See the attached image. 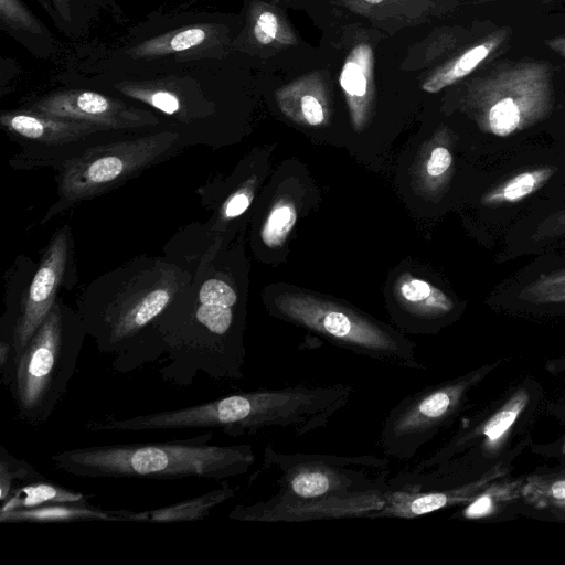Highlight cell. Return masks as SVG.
I'll return each instance as SVG.
<instances>
[{
	"mask_svg": "<svg viewBox=\"0 0 565 565\" xmlns=\"http://www.w3.org/2000/svg\"><path fill=\"white\" fill-rule=\"evenodd\" d=\"M239 295L222 250L192 275L154 323L146 362L163 355L161 379L190 387L199 375L217 383L244 381Z\"/></svg>",
	"mask_w": 565,
	"mask_h": 565,
	"instance_id": "6da1fadb",
	"label": "cell"
},
{
	"mask_svg": "<svg viewBox=\"0 0 565 565\" xmlns=\"http://www.w3.org/2000/svg\"><path fill=\"white\" fill-rule=\"evenodd\" d=\"M192 275L162 256H138L96 277L76 310L99 352L120 372L146 362L157 319Z\"/></svg>",
	"mask_w": 565,
	"mask_h": 565,
	"instance_id": "7a4b0ae2",
	"label": "cell"
},
{
	"mask_svg": "<svg viewBox=\"0 0 565 565\" xmlns=\"http://www.w3.org/2000/svg\"><path fill=\"white\" fill-rule=\"evenodd\" d=\"M214 433L147 444H117L67 449L51 457L56 469L95 479H209L243 476L255 463L252 445H209Z\"/></svg>",
	"mask_w": 565,
	"mask_h": 565,
	"instance_id": "3957f363",
	"label": "cell"
},
{
	"mask_svg": "<svg viewBox=\"0 0 565 565\" xmlns=\"http://www.w3.org/2000/svg\"><path fill=\"white\" fill-rule=\"evenodd\" d=\"M77 310L60 297L17 356L9 391L15 416L42 426L62 401L87 337Z\"/></svg>",
	"mask_w": 565,
	"mask_h": 565,
	"instance_id": "277c9868",
	"label": "cell"
},
{
	"mask_svg": "<svg viewBox=\"0 0 565 565\" xmlns=\"http://www.w3.org/2000/svg\"><path fill=\"white\" fill-rule=\"evenodd\" d=\"M188 147L179 132L156 129L126 134L88 148L54 170L57 196L41 224L84 201L118 189Z\"/></svg>",
	"mask_w": 565,
	"mask_h": 565,
	"instance_id": "5b68a950",
	"label": "cell"
},
{
	"mask_svg": "<svg viewBox=\"0 0 565 565\" xmlns=\"http://www.w3.org/2000/svg\"><path fill=\"white\" fill-rule=\"evenodd\" d=\"M273 306L277 315L332 343L382 363L422 372L413 342L382 323L342 305L301 294H281Z\"/></svg>",
	"mask_w": 565,
	"mask_h": 565,
	"instance_id": "8992f818",
	"label": "cell"
},
{
	"mask_svg": "<svg viewBox=\"0 0 565 565\" xmlns=\"http://www.w3.org/2000/svg\"><path fill=\"white\" fill-rule=\"evenodd\" d=\"M387 458L374 455L282 454L267 444L263 467L279 473V492L299 498L343 497L388 489Z\"/></svg>",
	"mask_w": 565,
	"mask_h": 565,
	"instance_id": "52a82bcc",
	"label": "cell"
},
{
	"mask_svg": "<svg viewBox=\"0 0 565 565\" xmlns=\"http://www.w3.org/2000/svg\"><path fill=\"white\" fill-rule=\"evenodd\" d=\"M487 371L475 370L404 396L382 423L379 441L383 452L402 461L413 459L460 414L469 391Z\"/></svg>",
	"mask_w": 565,
	"mask_h": 565,
	"instance_id": "ba28073f",
	"label": "cell"
},
{
	"mask_svg": "<svg viewBox=\"0 0 565 565\" xmlns=\"http://www.w3.org/2000/svg\"><path fill=\"white\" fill-rule=\"evenodd\" d=\"M0 125L9 139L20 147L9 160V166L14 170H55L97 143L126 134H135L53 118L25 108L3 111L0 115Z\"/></svg>",
	"mask_w": 565,
	"mask_h": 565,
	"instance_id": "9c48e42d",
	"label": "cell"
},
{
	"mask_svg": "<svg viewBox=\"0 0 565 565\" xmlns=\"http://www.w3.org/2000/svg\"><path fill=\"white\" fill-rule=\"evenodd\" d=\"M78 281L72 227H58L43 248L36 269L22 294L19 306L7 322H0V338L13 344L15 359L61 297Z\"/></svg>",
	"mask_w": 565,
	"mask_h": 565,
	"instance_id": "30bf717a",
	"label": "cell"
},
{
	"mask_svg": "<svg viewBox=\"0 0 565 565\" xmlns=\"http://www.w3.org/2000/svg\"><path fill=\"white\" fill-rule=\"evenodd\" d=\"M532 70L501 75L475 89L470 105L484 132L507 137L543 119L551 109L547 82Z\"/></svg>",
	"mask_w": 565,
	"mask_h": 565,
	"instance_id": "8fae6325",
	"label": "cell"
},
{
	"mask_svg": "<svg viewBox=\"0 0 565 565\" xmlns=\"http://www.w3.org/2000/svg\"><path fill=\"white\" fill-rule=\"evenodd\" d=\"M25 109L60 119L92 124L122 132L167 129L153 111L92 90H58L30 103Z\"/></svg>",
	"mask_w": 565,
	"mask_h": 565,
	"instance_id": "7c38bea8",
	"label": "cell"
},
{
	"mask_svg": "<svg viewBox=\"0 0 565 565\" xmlns=\"http://www.w3.org/2000/svg\"><path fill=\"white\" fill-rule=\"evenodd\" d=\"M386 490L326 498H299L278 491L267 500L235 505L228 518L236 521L253 522L371 519L373 513L383 508Z\"/></svg>",
	"mask_w": 565,
	"mask_h": 565,
	"instance_id": "4fadbf2b",
	"label": "cell"
},
{
	"mask_svg": "<svg viewBox=\"0 0 565 565\" xmlns=\"http://www.w3.org/2000/svg\"><path fill=\"white\" fill-rule=\"evenodd\" d=\"M339 82L351 119L356 128H361L366 122L374 96V53L367 43H360L350 51Z\"/></svg>",
	"mask_w": 565,
	"mask_h": 565,
	"instance_id": "5bb4252c",
	"label": "cell"
},
{
	"mask_svg": "<svg viewBox=\"0 0 565 565\" xmlns=\"http://www.w3.org/2000/svg\"><path fill=\"white\" fill-rule=\"evenodd\" d=\"M280 110L291 120L309 126L322 125L329 114L326 82L321 72H311L276 90Z\"/></svg>",
	"mask_w": 565,
	"mask_h": 565,
	"instance_id": "9a60e30c",
	"label": "cell"
},
{
	"mask_svg": "<svg viewBox=\"0 0 565 565\" xmlns=\"http://www.w3.org/2000/svg\"><path fill=\"white\" fill-rule=\"evenodd\" d=\"M397 297L405 315L418 326H433L448 317L455 309L454 301L429 282L403 275L397 282Z\"/></svg>",
	"mask_w": 565,
	"mask_h": 565,
	"instance_id": "2e32d148",
	"label": "cell"
},
{
	"mask_svg": "<svg viewBox=\"0 0 565 565\" xmlns=\"http://www.w3.org/2000/svg\"><path fill=\"white\" fill-rule=\"evenodd\" d=\"M223 244L209 232L204 222L196 221L173 234L163 247V256L194 275L222 250Z\"/></svg>",
	"mask_w": 565,
	"mask_h": 565,
	"instance_id": "e0dca14e",
	"label": "cell"
},
{
	"mask_svg": "<svg viewBox=\"0 0 565 565\" xmlns=\"http://www.w3.org/2000/svg\"><path fill=\"white\" fill-rule=\"evenodd\" d=\"M235 495V490L227 484L200 495L148 511L118 510L120 521L137 522H183L196 521L207 516L211 511Z\"/></svg>",
	"mask_w": 565,
	"mask_h": 565,
	"instance_id": "ac0fdd59",
	"label": "cell"
},
{
	"mask_svg": "<svg viewBox=\"0 0 565 565\" xmlns=\"http://www.w3.org/2000/svg\"><path fill=\"white\" fill-rule=\"evenodd\" d=\"M87 520L120 521L118 510H103L88 503H57L0 513L1 523H58Z\"/></svg>",
	"mask_w": 565,
	"mask_h": 565,
	"instance_id": "d6986e66",
	"label": "cell"
},
{
	"mask_svg": "<svg viewBox=\"0 0 565 565\" xmlns=\"http://www.w3.org/2000/svg\"><path fill=\"white\" fill-rule=\"evenodd\" d=\"M89 495L64 488L45 477L13 489L1 502L0 513L57 503H88Z\"/></svg>",
	"mask_w": 565,
	"mask_h": 565,
	"instance_id": "ffe728a7",
	"label": "cell"
},
{
	"mask_svg": "<svg viewBox=\"0 0 565 565\" xmlns=\"http://www.w3.org/2000/svg\"><path fill=\"white\" fill-rule=\"evenodd\" d=\"M551 167L536 168L521 172L482 196L486 205H501L519 202L541 189L554 174Z\"/></svg>",
	"mask_w": 565,
	"mask_h": 565,
	"instance_id": "44dd1931",
	"label": "cell"
},
{
	"mask_svg": "<svg viewBox=\"0 0 565 565\" xmlns=\"http://www.w3.org/2000/svg\"><path fill=\"white\" fill-rule=\"evenodd\" d=\"M493 42H486L465 51L461 55L435 71L422 85L427 93H437L470 74L490 54Z\"/></svg>",
	"mask_w": 565,
	"mask_h": 565,
	"instance_id": "7402d4cb",
	"label": "cell"
},
{
	"mask_svg": "<svg viewBox=\"0 0 565 565\" xmlns=\"http://www.w3.org/2000/svg\"><path fill=\"white\" fill-rule=\"evenodd\" d=\"M252 31L262 45L289 46L297 43L295 33L277 9L265 3L253 8Z\"/></svg>",
	"mask_w": 565,
	"mask_h": 565,
	"instance_id": "603a6c76",
	"label": "cell"
},
{
	"mask_svg": "<svg viewBox=\"0 0 565 565\" xmlns=\"http://www.w3.org/2000/svg\"><path fill=\"white\" fill-rule=\"evenodd\" d=\"M207 36L203 28L192 26L173 31L143 42L132 50L134 56L164 55L202 44Z\"/></svg>",
	"mask_w": 565,
	"mask_h": 565,
	"instance_id": "cb8c5ba5",
	"label": "cell"
},
{
	"mask_svg": "<svg viewBox=\"0 0 565 565\" xmlns=\"http://www.w3.org/2000/svg\"><path fill=\"white\" fill-rule=\"evenodd\" d=\"M520 298L533 305L565 303V268L540 275L522 289Z\"/></svg>",
	"mask_w": 565,
	"mask_h": 565,
	"instance_id": "d4e9b609",
	"label": "cell"
},
{
	"mask_svg": "<svg viewBox=\"0 0 565 565\" xmlns=\"http://www.w3.org/2000/svg\"><path fill=\"white\" fill-rule=\"evenodd\" d=\"M42 478L29 462L14 457L3 445L0 447V501L17 487Z\"/></svg>",
	"mask_w": 565,
	"mask_h": 565,
	"instance_id": "484cf974",
	"label": "cell"
},
{
	"mask_svg": "<svg viewBox=\"0 0 565 565\" xmlns=\"http://www.w3.org/2000/svg\"><path fill=\"white\" fill-rule=\"evenodd\" d=\"M296 218L297 213L292 203L287 201L276 203L262 227L263 243L271 248L282 245L292 230Z\"/></svg>",
	"mask_w": 565,
	"mask_h": 565,
	"instance_id": "4316f807",
	"label": "cell"
},
{
	"mask_svg": "<svg viewBox=\"0 0 565 565\" xmlns=\"http://www.w3.org/2000/svg\"><path fill=\"white\" fill-rule=\"evenodd\" d=\"M2 21L15 29L41 32V28L19 0H0Z\"/></svg>",
	"mask_w": 565,
	"mask_h": 565,
	"instance_id": "83f0119b",
	"label": "cell"
},
{
	"mask_svg": "<svg viewBox=\"0 0 565 565\" xmlns=\"http://www.w3.org/2000/svg\"><path fill=\"white\" fill-rule=\"evenodd\" d=\"M529 488L535 498L547 499L548 503L565 504V472L533 479Z\"/></svg>",
	"mask_w": 565,
	"mask_h": 565,
	"instance_id": "f1b7e54d",
	"label": "cell"
},
{
	"mask_svg": "<svg viewBox=\"0 0 565 565\" xmlns=\"http://www.w3.org/2000/svg\"><path fill=\"white\" fill-rule=\"evenodd\" d=\"M452 163V156L448 148L438 146L433 149L426 164V171L430 177L444 175Z\"/></svg>",
	"mask_w": 565,
	"mask_h": 565,
	"instance_id": "f546056e",
	"label": "cell"
},
{
	"mask_svg": "<svg viewBox=\"0 0 565 565\" xmlns=\"http://www.w3.org/2000/svg\"><path fill=\"white\" fill-rule=\"evenodd\" d=\"M345 4L356 12L371 17L376 6H382V10L393 8V4L402 7V2L409 0H343ZM391 11V10H390Z\"/></svg>",
	"mask_w": 565,
	"mask_h": 565,
	"instance_id": "4dcf8cb0",
	"label": "cell"
},
{
	"mask_svg": "<svg viewBox=\"0 0 565 565\" xmlns=\"http://www.w3.org/2000/svg\"><path fill=\"white\" fill-rule=\"evenodd\" d=\"M565 233V210L548 217L539 230L540 237H550Z\"/></svg>",
	"mask_w": 565,
	"mask_h": 565,
	"instance_id": "1f68e13d",
	"label": "cell"
},
{
	"mask_svg": "<svg viewBox=\"0 0 565 565\" xmlns=\"http://www.w3.org/2000/svg\"><path fill=\"white\" fill-rule=\"evenodd\" d=\"M55 7L57 8L58 12L65 20H70L71 12H70V4L68 0H53Z\"/></svg>",
	"mask_w": 565,
	"mask_h": 565,
	"instance_id": "d6a6232c",
	"label": "cell"
}]
</instances>
